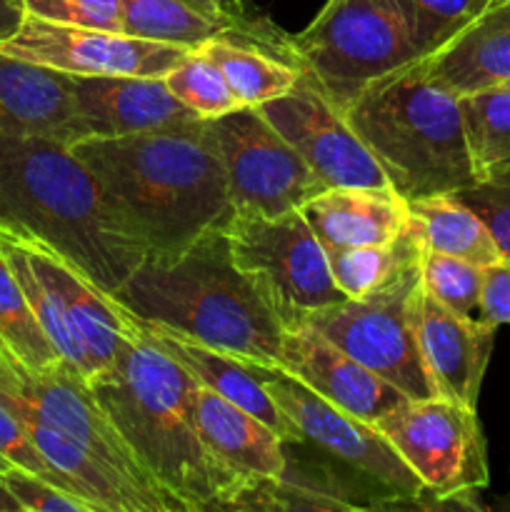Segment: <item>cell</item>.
Instances as JSON below:
<instances>
[{"label": "cell", "mask_w": 510, "mask_h": 512, "mask_svg": "<svg viewBox=\"0 0 510 512\" xmlns=\"http://www.w3.org/2000/svg\"><path fill=\"white\" fill-rule=\"evenodd\" d=\"M0 138L85 140L73 75L0 53Z\"/></svg>", "instance_id": "obj_17"}, {"label": "cell", "mask_w": 510, "mask_h": 512, "mask_svg": "<svg viewBox=\"0 0 510 512\" xmlns=\"http://www.w3.org/2000/svg\"><path fill=\"white\" fill-rule=\"evenodd\" d=\"M20 5L28 15L53 23L123 30L120 0H20Z\"/></svg>", "instance_id": "obj_31"}, {"label": "cell", "mask_w": 510, "mask_h": 512, "mask_svg": "<svg viewBox=\"0 0 510 512\" xmlns=\"http://www.w3.org/2000/svg\"><path fill=\"white\" fill-rule=\"evenodd\" d=\"M148 330L150 338L173 355L203 388L213 390L220 398L230 400L238 408L248 410L258 420H263L283 443L300 445L305 443L300 430L295 428L293 420L278 408L270 393L265 390L263 378H260V365L248 363V360L238 358L225 350L210 348V345L198 343V340L180 335L175 330L155 328V325L140 323Z\"/></svg>", "instance_id": "obj_19"}, {"label": "cell", "mask_w": 510, "mask_h": 512, "mask_svg": "<svg viewBox=\"0 0 510 512\" xmlns=\"http://www.w3.org/2000/svg\"><path fill=\"white\" fill-rule=\"evenodd\" d=\"M195 420L205 450L233 483L230 495L250 480L278 478L288 465V443H283L263 420L200 383L195 393Z\"/></svg>", "instance_id": "obj_18"}, {"label": "cell", "mask_w": 510, "mask_h": 512, "mask_svg": "<svg viewBox=\"0 0 510 512\" xmlns=\"http://www.w3.org/2000/svg\"><path fill=\"white\" fill-rule=\"evenodd\" d=\"M0 455H3L10 465H15V468L28 470V473L40 475V478L50 480V483L63 488L58 475L53 473V468L45 463V458L38 453L33 440H30L23 420L18 418V413H15L3 398H0Z\"/></svg>", "instance_id": "obj_33"}, {"label": "cell", "mask_w": 510, "mask_h": 512, "mask_svg": "<svg viewBox=\"0 0 510 512\" xmlns=\"http://www.w3.org/2000/svg\"><path fill=\"white\" fill-rule=\"evenodd\" d=\"M325 248L393 243L408 225V200L390 185H333L300 205Z\"/></svg>", "instance_id": "obj_20"}, {"label": "cell", "mask_w": 510, "mask_h": 512, "mask_svg": "<svg viewBox=\"0 0 510 512\" xmlns=\"http://www.w3.org/2000/svg\"><path fill=\"white\" fill-rule=\"evenodd\" d=\"M3 483L20 505V512H93L85 500L15 465L5 470Z\"/></svg>", "instance_id": "obj_32"}, {"label": "cell", "mask_w": 510, "mask_h": 512, "mask_svg": "<svg viewBox=\"0 0 510 512\" xmlns=\"http://www.w3.org/2000/svg\"><path fill=\"white\" fill-rule=\"evenodd\" d=\"M208 125L235 213H288L328 188L258 108H238Z\"/></svg>", "instance_id": "obj_10"}, {"label": "cell", "mask_w": 510, "mask_h": 512, "mask_svg": "<svg viewBox=\"0 0 510 512\" xmlns=\"http://www.w3.org/2000/svg\"><path fill=\"white\" fill-rule=\"evenodd\" d=\"M85 138L188 130L205 123L168 90L145 75H73Z\"/></svg>", "instance_id": "obj_16"}, {"label": "cell", "mask_w": 510, "mask_h": 512, "mask_svg": "<svg viewBox=\"0 0 510 512\" xmlns=\"http://www.w3.org/2000/svg\"><path fill=\"white\" fill-rule=\"evenodd\" d=\"M193 48L135 38L123 30L85 28L23 15L0 53L48 65L68 75H145L165 78Z\"/></svg>", "instance_id": "obj_12"}, {"label": "cell", "mask_w": 510, "mask_h": 512, "mask_svg": "<svg viewBox=\"0 0 510 512\" xmlns=\"http://www.w3.org/2000/svg\"><path fill=\"white\" fill-rule=\"evenodd\" d=\"M8 468H10V463L3 458V455H0V512H20V505L15 503V498L8 493V488H5V483H3V473Z\"/></svg>", "instance_id": "obj_38"}, {"label": "cell", "mask_w": 510, "mask_h": 512, "mask_svg": "<svg viewBox=\"0 0 510 512\" xmlns=\"http://www.w3.org/2000/svg\"><path fill=\"white\" fill-rule=\"evenodd\" d=\"M505 85V88H510V80H508V83H503Z\"/></svg>", "instance_id": "obj_40"}, {"label": "cell", "mask_w": 510, "mask_h": 512, "mask_svg": "<svg viewBox=\"0 0 510 512\" xmlns=\"http://www.w3.org/2000/svg\"><path fill=\"white\" fill-rule=\"evenodd\" d=\"M485 268L463 258L425 250L420 253V285L445 308L460 315H473L480 310Z\"/></svg>", "instance_id": "obj_30"}, {"label": "cell", "mask_w": 510, "mask_h": 512, "mask_svg": "<svg viewBox=\"0 0 510 512\" xmlns=\"http://www.w3.org/2000/svg\"><path fill=\"white\" fill-rule=\"evenodd\" d=\"M278 370L368 423H378L385 413L408 400L393 383L350 358L343 348L305 323L283 328Z\"/></svg>", "instance_id": "obj_15"}, {"label": "cell", "mask_w": 510, "mask_h": 512, "mask_svg": "<svg viewBox=\"0 0 510 512\" xmlns=\"http://www.w3.org/2000/svg\"><path fill=\"white\" fill-rule=\"evenodd\" d=\"M408 15L413 43L430 58L463 33L493 0H400Z\"/></svg>", "instance_id": "obj_29"}, {"label": "cell", "mask_w": 510, "mask_h": 512, "mask_svg": "<svg viewBox=\"0 0 510 512\" xmlns=\"http://www.w3.org/2000/svg\"><path fill=\"white\" fill-rule=\"evenodd\" d=\"M0 228L60 253L110 295L145 258L88 165L55 140L0 138Z\"/></svg>", "instance_id": "obj_3"}, {"label": "cell", "mask_w": 510, "mask_h": 512, "mask_svg": "<svg viewBox=\"0 0 510 512\" xmlns=\"http://www.w3.org/2000/svg\"><path fill=\"white\" fill-rule=\"evenodd\" d=\"M270 125L293 145L328 188L333 185H390L368 145L350 128L343 110L300 73L290 93L260 105ZM393 188V185H390Z\"/></svg>", "instance_id": "obj_13"}, {"label": "cell", "mask_w": 510, "mask_h": 512, "mask_svg": "<svg viewBox=\"0 0 510 512\" xmlns=\"http://www.w3.org/2000/svg\"><path fill=\"white\" fill-rule=\"evenodd\" d=\"M260 378L270 398L300 430L305 443L325 450L393 498L385 510L410 508L413 500L423 495L420 478L380 433L378 425L320 398L283 370L260 368Z\"/></svg>", "instance_id": "obj_11"}, {"label": "cell", "mask_w": 510, "mask_h": 512, "mask_svg": "<svg viewBox=\"0 0 510 512\" xmlns=\"http://www.w3.org/2000/svg\"><path fill=\"white\" fill-rule=\"evenodd\" d=\"M435 83L470 95L510 80V0H493L445 48L423 60Z\"/></svg>", "instance_id": "obj_21"}, {"label": "cell", "mask_w": 510, "mask_h": 512, "mask_svg": "<svg viewBox=\"0 0 510 512\" xmlns=\"http://www.w3.org/2000/svg\"><path fill=\"white\" fill-rule=\"evenodd\" d=\"M460 108L478 183L510 188V88L460 95Z\"/></svg>", "instance_id": "obj_25"}, {"label": "cell", "mask_w": 510, "mask_h": 512, "mask_svg": "<svg viewBox=\"0 0 510 512\" xmlns=\"http://www.w3.org/2000/svg\"><path fill=\"white\" fill-rule=\"evenodd\" d=\"M188 3L205 10V13L215 15V18L228 20V23L238 25V28H253V25H258L263 20L258 15H250L243 0H188Z\"/></svg>", "instance_id": "obj_36"}, {"label": "cell", "mask_w": 510, "mask_h": 512, "mask_svg": "<svg viewBox=\"0 0 510 512\" xmlns=\"http://www.w3.org/2000/svg\"><path fill=\"white\" fill-rule=\"evenodd\" d=\"M423 60L375 80L343 110L405 200L478 185L460 95L435 83Z\"/></svg>", "instance_id": "obj_5"}, {"label": "cell", "mask_w": 510, "mask_h": 512, "mask_svg": "<svg viewBox=\"0 0 510 512\" xmlns=\"http://www.w3.org/2000/svg\"><path fill=\"white\" fill-rule=\"evenodd\" d=\"M163 80L170 93L203 120H215L243 108L230 90L223 70L200 48L188 50L185 58Z\"/></svg>", "instance_id": "obj_28"}, {"label": "cell", "mask_w": 510, "mask_h": 512, "mask_svg": "<svg viewBox=\"0 0 510 512\" xmlns=\"http://www.w3.org/2000/svg\"><path fill=\"white\" fill-rule=\"evenodd\" d=\"M458 195L465 205L475 210L493 233L503 258L510 263V188L508 185L478 183L473 188L460 190Z\"/></svg>", "instance_id": "obj_34"}, {"label": "cell", "mask_w": 510, "mask_h": 512, "mask_svg": "<svg viewBox=\"0 0 510 512\" xmlns=\"http://www.w3.org/2000/svg\"><path fill=\"white\" fill-rule=\"evenodd\" d=\"M358 493V490H355ZM353 493L348 483L338 475L323 468H305L293 463L288 455V465L278 478L250 480L243 483L223 510H270V512H353L368 510L363 500Z\"/></svg>", "instance_id": "obj_22"}, {"label": "cell", "mask_w": 510, "mask_h": 512, "mask_svg": "<svg viewBox=\"0 0 510 512\" xmlns=\"http://www.w3.org/2000/svg\"><path fill=\"white\" fill-rule=\"evenodd\" d=\"M0 355L30 373H43L65 363L35 318L3 253H0Z\"/></svg>", "instance_id": "obj_27"}, {"label": "cell", "mask_w": 510, "mask_h": 512, "mask_svg": "<svg viewBox=\"0 0 510 512\" xmlns=\"http://www.w3.org/2000/svg\"><path fill=\"white\" fill-rule=\"evenodd\" d=\"M415 338L438 398L478 410L480 385L488 370L498 325L445 308L423 285L413 300Z\"/></svg>", "instance_id": "obj_14"}, {"label": "cell", "mask_w": 510, "mask_h": 512, "mask_svg": "<svg viewBox=\"0 0 510 512\" xmlns=\"http://www.w3.org/2000/svg\"><path fill=\"white\" fill-rule=\"evenodd\" d=\"M420 285V260L363 298H345L303 323L343 348L408 398H438L415 338L413 300Z\"/></svg>", "instance_id": "obj_9"}, {"label": "cell", "mask_w": 510, "mask_h": 512, "mask_svg": "<svg viewBox=\"0 0 510 512\" xmlns=\"http://www.w3.org/2000/svg\"><path fill=\"white\" fill-rule=\"evenodd\" d=\"M490 510H495V512H510V490L503 495V498L495 500V505H493V508H490Z\"/></svg>", "instance_id": "obj_39"}, {"label": "cell", "mask_w": 510, "mask_h": 512, "mask_svg": "<svg viewBox=\"0 0 510 512\" xmlns=\"http://www.w3.org/2000/svg\"><path fill=\"white\" fill-rule=\"evenodd\" d=\"M293 48L340 110L375 80L423 60L400 0H328L308 28L293 35Z\"/></svg>", "instance_id": "obj_6"}, {"label": "cell", "mask_w": 510, "mask_h": 512, "mask_svg": "<svg viewBox=\"0 0 510 512\" xmlns=\"http://www.w3.org/2000/svg\"><path fill=\"white\" fill-rule=\"evenodd\" d=\"M90 390L138 463L185 512L223 508L233 483L200 440L198 380L143 325L118 363L90 383Z\"/></svg>", "instance_id": "obj_2"}, {"label": "cell", "mask_w": 510, "mask_h": 512, "mask_svg": "<svg viewBox=\"0 0 510 512\" xmlns=\"http://www.w3.org/2000/svg\"><path fill=\"white\" fill-rule=\"evenodd\" d=\"M480 318L495 325H510V263H495L485 268Z\"/></svg>", "instance_id": "obj_35"}, {"label": "cell", "mask_w": 510, "mask_h": 512, "mask_svg": "<svg viewBox=\"0 0 510 512\" xmlns=\"http://www.w3.org/2000/svg\"><path fill=\"white\" fill-rule=\"evenodd\" d=\"M375 425L423 483L410 508L485 510L478 493L490 480L488 445L473 408L445 398H408Z\"/></svg>", "instance_id": "obj_7"}, {"label": "cell", "mask_w": 510, "mask_h": 512, "mask_svg": "<svg viewBox=\"0 0 510 512\" xmlns=\"http://www.w3.org/2000/svg\"><path fill=\"white\" fill-rule=\"evenodd\" d=\"M73 153L95 175L118 228L145 255H178L233 220L208 120L188 130L85 138Z\"/></svg>", "instance_id": "obj_1"}, {"label": "cell", "mask_w": 510, "mask_h": 512, "mask_svg": "<svg viewBox=\"0 0 510 512\" xmlns=\"http://www.w3.org/2000/svg\"><path fill=\"white\" fill-rule=\"evenodd\" d=\"M408 213V225L425 250L463 258L480 268L505 260L483 218L455 193L408 200Z\"/></svg>", "instance_id": "obj_23"}, {"label": "cell", "mask_w": 510, "mask_h": 512, "mask_svg": "<svg viewBox=\"0 0 510 512\" xmlns=\"http://www.w3.org/2000/svg\"><path fill=\"white\" fill-rule=\"evenodd\" d=\"M328 253L330 275L345 298H363L373 290L383 288L400 270L418 263L423 243L410 225L398 240L383 245H330Z\"/></svg>", "instance_id": "obj_26"}, {"label": "cell", "mask_w": 510, "mask_h": 512, "mask_svg": "<svg viewBox=\"0 0 510 512\" xmlns=\"http://www.w3.org/2000/svg\"><path fill=\"white\" fill-rule=\"evenodd\" d=\"M113 298L140 323L278 370L283 325L233 263L225 228L178 255H145Z\"/></svg>", "instance_id": "obj_4"}, {"label": "cell", "mask_w": 510, "mask_h": 512, "mask_svg": "<svg viewBox=\"0 0 510 512\" xmlns=\"http://www.w3.org/2000/svg\"><path fill=\"white\" fill-rule=\"evenodd\" d=\"M230 255L283 328L345 300L330 275L328 253L300 210L240 215L225 228Z\"/></svg>", "instance_id": "obj_8"}, {"label": "cell", "mask_w": 510, "mask_h": 512, "mask_svg": "<svg viewBox=\"0 0 510 512\" xmlns=\"http://www.w3.org/2000/svg\"><path fill=\"white\" fill-rule=\"evenodd\" d=\"M23 15L25 10L20 5V0H0V43L13 35V30L20 25Z\"/></svg>", "instance_id": "obj_37"}, {"label": "cell", "mask_w": 510, "mask_h": 512, "mask_svg": "<svg viewBox=\"0 0 510 512\" xmlns=\"http://www.w3.org/2000/svg\"><path fill=\"white\" fill-rule=\"evenodd\" d=\"M228 80L230 90L243 108H260L263 103L290 93L298 83L303 68L290 60L278 58L253 43L235 38H213L198 45Z\"/></svg>", "instance_id": "obj_24"}]
</instances>
